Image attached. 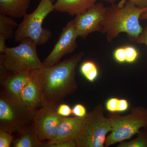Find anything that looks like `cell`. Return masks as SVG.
<instances>
[{"mask_svg": "<svg viewBox=\"0 0 147 147\" xmlns=\"http://www.w3.org/2000/svg\"><path fill=\"white\" fill-rule=\"evenodd\" d=\"M85 53L80 52L51 66L40 70L42 106L56 109L67 95L74 93L78 85L76 68Z\"/></svg>", "mask_w": 147, "mask_h": 147, "instance_id": "obj_1", "label": "cell"}, {"mask_svg": "<svg viewBox=\"0 0 147 147\" xmlns=\"http://www.w3.org/2000/svg\"><path fill=\"white\" fill-rule=\"evenodd\" d=\"M147 10V7L140 8L134 3L123 0L107 7L105 19L101 24V32L106 35L107 42H112L124 32L130 41L136 42L143 30L139 24L140 16Z\"/></svg>", "mask_w": 147, "mask_h": 147, "instance_id": "obj_2", "label": "cell"}, {"mask_svg": "<svg viewBox=\"0 0 147 147\" xmlns=\"http://www.w3.org/2000/svg\"><path fill=\"white\" fill-rule=\"evenodd\" d=\"M37 44L30 38L20 42L16 47H6L0 54V69L16 74L44 68L43 62L38 58Z\"/></svg>", "mask_w": 147, "mask_h": 147, "instance_id": "obj_3", "label": "cell"}, {"mask_svg": "<svg viewBox=\"0 0 147 147\" xmlns=\"http://www.w3.org/2000/svg\"><path fill=\"white\" fill-rule=\"evenodd\" d=\"M34 114L22 101L1 91L0 129L11 134H22L32 125Z\"/></svg>", "mask_w": 147, "mask_h": 147, "instance_id": "obj_4", "label": "cell"}, {"mask_svg": "<svg viewBox=\"0 0 147 147\" xmlns=\"http://www.w3.org/2000/svg\"><path fill=\"white\" fill-rule=\"evenodd\" d=\"M107 117L112 129L105 139V147L126 141L138 134L142 128L147 127V108L143 106L132 108L130 113L125 115L110 113Z\"/></svg>", "mask_w": 147, "mask_h": 147, "instance_id": "obj_5", "label": "cell"}, {"mask_svg": "<svg viewBox=\"0 0 147 147\" xmlns=\"http://www.w3.org/2000/svg\"><path fill=\"white\" fill-rule=\"evenodd\" d=\"M54 4L50 0H41L32 13H26L23 21L18 24L14 33V41L21 42L30 38L38 45H45L53 36L49 29L42 28V24L46 16L54 11Z\"/></svg>", "mask_w": 147, "mask_h": 147, "instance_id": "obj_6", "label": "cell"}, {"mask_svg": "<svg viewBox=\"0 0 147 147\" xmlns=\"http://www.w3.org/2000/svg\"><path fill=\"white\" fill-rule=\"evenodd\" d=\"M112 129L111 122L104 115L101 104L87 114L76 138L77 147H105L107 134Z\"/></svg>", "mask_w": 147, "mask_h": 147, "instance_id": "obj_7", "label": "cell"}, {"mask_svg": "<svg viewBox=\"0 0 147 147\" xmlns=\"http://www.w3.org/2000/svg\"><path fill=\"white\" fill-rule=\"evenodd\" d=\"M75 18L69 21L63 29L57 41L50 54L43 60L45 67L51 66L60 62L65 55L72 53L78 47Z\"/></svg>", "mask_w": 147, "mask_h": 147, "instance_id": "obj_8", "label": "cell"}, {"mask_svg": "<svg viewBox=\"0 0 147 147\" xmlns=\"http://www.w3.org/2000/svg\"><path fill=\"white\" fill-rule=\"evenodd\" d=\"M62 117L58 115L56 109L48 106H42L36 110L34 115L33 126L39 139L42 141L53 139Z\"/></svg>", "mask_w": 147, "mask_h": 147, "instance_id": "obj_9", "label": "cell"}, {"mask_svg": "<svg viewBox=\"0 0 147 147\" xmlns=\"http://www.w3.org/2000/svg\"><path fill=\"white\" fill-rule=\"evenodd\" d=\"M107 9L103 4L98 3L84 13L76 16V32L79 36L85 39L93 32H101V24L105 19Z\"/></svg>", "mask_w": 147, "mask_h": 147, "instance_id": "obj_10", "label": "cell"}, {"mask_svg": "<svg viewBox=\"0 0 147 147\" xmlns=\"http://www.w3.org/2000/svg\"><path fill=\"white\" fill-rule=\"evenodd\" d=\"M40 70L41 69L34 70L28 82L21 92L22 102L34 113L42 106V85Z\"/></svg>", "mask_w": 147, "mask_h": 147, "instance_id": "obj_11", "label": "cell"}, {"mask_svg": "<svg viewBox=\"0 0 147 147\" xmlns=\"http://www.w3.org/2000/svg\"><path fill=\"white\" fill-rule=\"evenodd\" d=\"M34 70L13 74L5 71L1 73L2 91L11 97L21 100V92L28 82Z\"/></svg>", "mask_w": 147, "mask_h": 147, "instance_id": "obj_12", "label": "cell"}, {"mask_svg": "<svg viewBox=\"0 0 147 147\" xmlns=\"http://www.w3.org/2000/svg\"><path fill=\"white\" fill-rule=\"evenodd\" d=\"M86 116L84 117L75 116L71 117H63L57 127L55 137L52 140L48 141L46 145L75 140Z\"/></svg>", "mask_w": 147, "mask_h": 147, "instance_id": "obj_13", "label": "cell"}, {"mask_svg": "<svg viewBox=\"0 0 147 147\" xmlns=\"http://www.w3.org/2000/svg\"><path fill=\"white\" fill-rule=\"evenodd\" d=\"M97 0H57L54 4V11L79 16L95 4Z\"/></svg>", "mask_w": 147, "mask_h": 147, "instance_id": "obj_14", "label": "cell"}, {"mask_svg": "<svg viewBox=\"0 0 147 147\" xmlns=\"http://www.w3.org/2000/svg\"><path fill=\"white\" fill-rule=\"evenodd\" d=\"M31 0H0V13L21 18L27 13Z\"/></svg>", "mask_w": 147, "mask_h": 147, "instance_id": "obj_15", "label": "cell"}, {"mask_svg": "<svg viewBox=\"0 0 147 147\" xmlns=\"http://www.w3.org/2000/svg\"><path fill=\"white\" fill-rule=\"evenodd\" d=\"M18 26L13 18L0 13V54H3L5 51L6 41L13 37L14 30Z\"/></svg>", "mask_w": 147, "mask_h": 147, "instance_id": "obj_16", "label": "cell"}, {"mask_svg": "<svg viewBox=\"0 0 147 147\" xmlns=\"http://www.w3.org/2000/svg\"><path fill=\"white\" fill-rule=\"evenodd\" d=\"M42 142L36 133L33 124L26 131L17 135L12 145L13 147H45L46 144Z\"/></svg>", "mask_w": 147, "mask_h": 147, "instance_id": "obj_17", "label": "cell"}, {"mask_svg": "<svg viewBox=\"0 0 147 147\" xmlns=\"http://www.w3.org/2000/svg\"><path fill=\"white\" fill-rule=\"evenodd\" d=\"M137 134L134 139L119 143L117 147H147V127L142 128Z\"/></svg>", "mask_w": 147, "mask_h": 147, "instance_id": "obj_18", "label": "cell"}, {"mask_svg": "<svg viewBox=\"0 0 147 147\" xmlns=\"http://www.w3.org/2000/svg\"><path fill=\"white\" fill-rule=\"evenodd\" d=\"M80 71L90 82H94L98 76V69L97 66L93 61H87L81 65Z\"/></svg>", "mask_w": 147, "mask_h": 147, "instance_id": "obj_19", "label": "cell"}, {"mask_svg": "<svg viewBox=\"0 0 147 147\" xmlns=\"http://www.w3.org/2000/svg\"><path fill=\"white\" fill-rule=\"evenodd\" d=\"M14 139L11 134L0 129V147H9L12 145Z\"/></svg>", "mask_w": 147, "mask_h": 147, "instance_id": "obj_20", "label": "cell"}, {"mask_svg": "<svg viewBox=\"0 0 147 147\" xmlns=\"http://www.w3.org/2000/svg\"><path fill=\"white\" fill-rule=\"evenodd\" d=\"M126 53V62L128 63H132L137 59L138 56L137 50L132 46L125 47Z\"/></svg>", "mask_w": 147, "mask_h": 147, "instance_id": "obj_21", "label": "cell"}, {"mask_svg": "<svg viewBox=\"0 0 147 147\" xmlns=\"http://www.w3.org/2000/svg\"><path fill=\"white\" fill-rule=\"evenodd\" d=\"M119 99L117 98H112L108 99L105 103V108L110 113L118 112Z\"/></svg>", "mask_w": 147, "mask_h": 147, "instance_id": "obj_22", "label": "cell"}, {"mask_svg": "<svg viewBox=\"0 0 147 147\" xmlns=\"http://www.w3.org/2000/svg\"><path fill=\"white\" fill-rule=\"evenodd\" d=\"M114 57L115 60L120 63L126 61V53L125 47H119L115 50Z\"/></svg>", "mask_w": 147, "mask_h": 147, "instance_id": "obj_23", "label": "cell"}, {"mask_svg": "<svg viewBox=\"0 0 147 147\" xmlns=\"http://www.w3.org/2000/svg\"><path fill=\"white\" fill-rule=\"evenodd\" d=\"M58 115L64 117H68L72 114V109L67 104L62 103L59 105L57 108Z\"/></svg>", "mask_w": 147, "mask_h": 147, "instance_id": "obj_24", "label": "cell"}, {"mask_svg": "<svg viewBox=\"0 0 147 147\" xmlns=\"http://www.w3.org/2000/svg\"><path fill=\"white\" fill-rule=\"evenodd\" d=\"M72 109V114L75 117H84L87 115L86 108L82 104H76Z\"/></svg>", "mask_w": 147, "mask_h": 147, "instance_id": "obj_25", "label": "cell"}, {"mask_svg": "<svg viewBox=\"0 0 147 147\" xmlns=\"http://www.w3.org/2000/svg\"><path fill=\"white\" fill-rule=\"evenodd\" d=\"M45 147H77L76 140H71L52 144L46 145Z\"/></svg>", "mask_w": 147, "mask_h": 147, "instance_id": "obj_26", "label": "cell"}, {"mask_svg": "<svg viewBox=\"0 0 147 147\" xmlns=\"http://www.w3.org/2000/svg\"><path fill=\"white\" fill-rule=\"evenodd\" d=\"M136 42L138 44H145L147 47V24L146 28L137 38Z\"/></svg>", "mask_w": 147, "mask_h": 147, "instance_id": "obj_27", "label": "cell"}, {"mask_svg": "<svg viewBox=\"0 0 147 147\" xmlns=\"http://www.w3.org/2000/svg\"><path fill=\"white\" fill-rule=\"evenodd\" d=\"M129 106L128 101L125 99H119L118 112H123L128 109Z\"/></svg>", "mask_w": 147, "mask_h": 147, "instance_id": "obj_28", "label": "cell"}, {"mask_svg": "<svg viewBox=\"0 0 147 147\" xmlns=\"http://www.w3.org/2000/svg\"><path fill=\"white\" fill-rule=\"evenodd\" d=\"M128 1L134 3L135 5L140 8H144L147 7V0H124Z\"/></svg>", "mask_w": 147, "mask_h": 147, "instance_id": "obj_29", "label": "cell"}, {"mask_svg": "<svg viewBox=\"0 0 147 147\" xmlns=\"http://www.w3.org/2000/svg\"><path fill=\"white\" fill-rule=\"evenodd\" d=\"M140 20H147V10L143 12L141 14L140 17Z\"/></svg>", "mask_w": 147, "mask_h": 147, "instance_id": "obj_30", "label": "cell"}, {"mask_svg": "<svg viewBox=\"0 0 147 147\" xmlns=\"http://www.w3.org/2000/svg\"><path fill=\"white\" fill-rule=\"evenodd\" d=\"M102 1H105L111 3V4L114 3L117 0H102Z\"/></svg>", "mask_w": 147, "mask_h": 147, "instance_id": "obj_31", "label": "cell"}, {"mask_svg": "<svg viewBox=\"0 0 147 147\" xmlns=\"http://www.w3.org/2000/svg\"><path fill=\"white\" fill-rule=\"evenodd\" d=\"M50 1H51L52 2H53L54 1H55V0H50Z\"/></svg>", "mask_w": 147, "mask_h": 147, "instance_id": "obj_32", "label": "cell"}]
</instances>
